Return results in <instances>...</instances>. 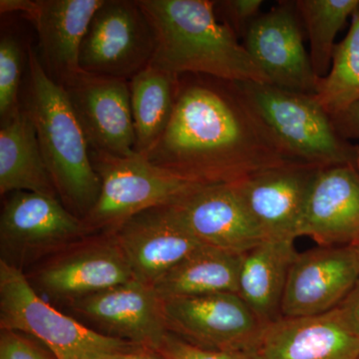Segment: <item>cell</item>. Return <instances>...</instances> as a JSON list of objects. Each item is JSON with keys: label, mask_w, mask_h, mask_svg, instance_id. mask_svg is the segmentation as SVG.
Wrapping results in <instances>:
<instances>
[{"label": "cell", "mask_w": 359, "mask_h": 359, "mask_svg": "<svg viewBox=\"0 0 359 359\" xmlns=\"http://www.w3.org/2000/svg\"><path fill=\"white\" fill-rule=\"evenodd\" d=\"M146 159L198 185L231 184L297 162L257 114L237 82L179 76L169 125Z\"/></svg>", "instance_id": "6da1fadb"}, {"label": "cell", "mask_w": 359, "mask_h": 359, "mask_svg": "<svg viewBox=\"0 0 359 359\" xmlns=\"http://www.w3.org/2000/svg\"><path fill=\"white\" fill-rule=\"evenodd\" d=\"M155 35L150 65L172 74L269 83L209 0H138Z\"/></svg>", "instance_id": "7a4b0ae2"}, {"label": "cell", "mask_w": 359, "mask_h": 359, "mask_svg": "<svg viewBox=\"0 0 359 359\" xmlns=\"http://www.w3.org/2000/svg\"><path fill=\"white\" fill-rule=\"evenodd\" d=\"M27 60L28 85L23 107L34 125L58 197L71 212L83 219L96 204L101 188L88 141L65 88L48 76L32 46Z\"/></svg>", "instance_id": "3957f363"}, {"label": "cell", "mask_w": 359, "mask_h": 359, "mask_svg": "<svg viewBox=\"0 0 359 359\" xmlns=\"http://www.w3.org/2000/svg\"><path fill=\"white\" fill-rule=\"evenodd\" d=\"M237 83L292 159L320 168L359 165V146L337 132L332 116L313 95L263 82Z\"/></svg>", "instance_id": "277c9868"}, {"label": "cell", "mask_w": 359, "mask_h": 359, "mask_svg": "<svg viewBox=\"0 0 359 359\" xmlns=\"http://www.w3.org/2000/svg\"><path fill=\"white\" fill-rule=\"evenodd\" d=\"M0 327L40 342L56 359H94L138 346L100 334L39 297L22 271L0 261Z\"/></svg>", "instance_id": "5b68a950"}, {"label": "cell", "mask_w": 359, "mask_h": 359, "mask_svg": "<svg viewBox=\"0 0 359 359\" xmlns=\"http://www.w3.org/2000/svg\"><path fill=\"white\" fill-rule=\"evenodd\" d=\"M90 156L101 188L96 204L82 219L89 233H109L141 212L173 204L199 186L139 154L119 157L90 150Z\"/></svg>", "instance_id": "8992f818"}, {"label": "cell", "mask_w": 359, "mask_h": 359, "mask_svg": "<svg viewBox=\"0 0 359 359\" xmlns=\"http://www.w3.org/2000/svg\"><path fill=\"white\" fill-rule=\"evenodd\" d=\"M168 332L211 351L254 353L266 325L236 292L162 301Z\"/></svg>", "instance_id": "52a82bcc"}, {"label": "cell", "mask_w": 359, "mask_h": 359, "mask_svg": "<svg viewBox=\"0 0 359 359\" xmlns=\"http://www.w3.org/2000/svg\"><path fill=\"white\" fill-rule=\"evenodd\" d=\"M155 35L138 0H103L90 22L79 54L81 70L130 80L147 68Z\"/></svg>", "instance_id": "ba28073f"}, {"label": "cell", "mask_w": 359, "mask_h": 359, "mask_svg": "<svg viewBox=\"0 0 359 359\" xmlns=\"http://www.w3.org/2000/svg\"><path fill=\"white\" fill-rule=\"evenodd\" d=\"M304 36L295 1H278L268 13L259 14L243 39L269 83L313 95L318 78L304 48Z\"/></svg>", "instance_id": "9c48e42d"}, {"label": "cell", "mask_w": 359, "mask_h": 359, "mask_svg": "<svg viewBox=\"0 0 359 359\" xmlns=\"http://www.w3.org/2000/svg\"><path fill=\"white\" fill-rule=\"evenodd\" d=\"M62 87L90 150L119 157L137 154L129 80L81 70Z\"/></svg>", "instance_id": "30bf717a"}, {"label": "cell", "mask_w": 359, "mask_h": 359, "mask_svg": "<svg viewBox=\"0 0 359 359\" xmlns=\"http://www.w3.org/2000/svg\"><path fill=\"white\" fill-rule=\"evenodd\" d=\"M320 167L290 162L233 183L264 240L299 238L309 190Z\"/></svg>", "instance_id": "8fae6325"}, {"label": "cell", "mask_w": 359, "mask_h": 359, "mask_svg": "<svg viewBox=\"0 0 359 359\" xmlns=\"http://www.w3.org/2000/svg\"><path fill=\"white\" fill-rule=\"evenodd\" d=\"M359 278L354 245L320 247L297 252L283 295V318H308L339 308Z\"/></svg>", "instance_id": "7c38bea8"}, {"label": "cell", "mask_w": 359, "mask_h": 359, "mask_svg": "<svg viewBox=\"0 0 359 359\" xmlns=\"http://www.w3.org/2000/svg\"><path fill=\"white\" fill-rule=\"evenodd\" d=\"M168 207L208 247L243 255L264 241L233 183L196 186Z\"/></svg>", "instance_id": "4fadbf2b"}, {"label": "cell", "mask_w": 359, "mask_h": 359, "mask_svg": "<svg viewBox=\"0 0 359 359\" xmlns=\"http://www.w3.org/2000/svg\"><path fill=\"white\" fill-rule=\"evenodd\" d=\"M99 332L158 351L168 332L162 301L150 285L133 280L71 302Z\"/></svg>", "instance_id": "5bb4252c"}, {"label": "cell", "mask_w": 359, "mask_h": 359, "mask_svg": "<svg viewBox=\"0 0 359 359\" xmlns=\"http://www.w3.org/2000/svg\"><path fill=\"white\" fill-rule=\"evenodd\" d=\"M107 235L121 250L134 280L150 287L202 245L168 205L141 212Z\"/></svg>", "instance_id": "9a60e30c"}, {"label": "cell", "mask_w": 359, "mask_h": 359, "mask_svg": "<svg viewBox=\"0 0 359 359\" xmlns=\"http://www.w3.org/2000/svg\"><path fill=\"white\" fill-rule=\"evenodd\" d=\"M323 247L355 245L359 241V165L318 170L304 207L299 237Z\"/></svg>", "instance_id": "2e32d148"}, {"label": "cell", "mask_w": 359, "mask_h": 359, "mask_svg": "<svg viewBox=\"0 0 359 359\" xmlns=\"http://www.w3.org/2000/svg\"><path fill=\"white\" fill-rule=\"evenodd\" d=\"M87 233L84 222L60 199L43 194L13 193L0 217L2 247L11 254L54 249L75 242Z\"/></svg>", "instance_id": "e0dca14e"}, {"label": "cell", "mask_w": 359, "mask_h": 359, "mask_svg": "<svg viewBox=\"0 0 359 359\" xmlns=\"http://www.w3.org/2000/svg\"><path fill=\"white\" fill-rule=\"evenodd\" d=\"M103 0H32L25 18L39 35V55L48 76L65 85L81 71L79 54L90 22Z\"/></svg>", "instance_id": "ac0fdd59"}, {"label": "cell", "mask_w": 359, "mask_h": 359, "mask_svg": "<svg viewBox=\"0 0 359 359\" xmlns=\"http://www.w3.org/2000/svg\"><path fill=\"white\" fill-rule=\"evenodd\" d=\"M133 280L121 250L107 235L45 264L37 285L49 297L71 304Z\"/></svg>", "instance_id": "d6986e66"}, {"label": "cell", "mask_w": 359, "mask_h": 359, "mask_svg": "<svg viewBox=\"0 0 359 359\" xmlns=\"http://www.w3.org/2000/svg\"><path fill=\"white\" fill-rule=\"evenodd\" d=\"M256 359H358L359 337L337 309L308 318L269 323L254 353Z\"/></svg>", "instance_id": "ffe728a7"}, {"label": "cell", "mask_w": 359, "mask_h": 359, "mask_svg": "<svg viewBox=\"0 0 359 359\" xmlns=\"http://www.w3.org/2000/svg\"><path fill=\"white\" fill-rule=\"evenodd\" d=\"M294 241L264 240L241 256L237 294L266 325L283 318L282 306Z\"/></svg>", "instance_id": "44dd1931"}, {"label": "cell", "mask_w": 359, "mask_h": 359, "mask_svg": "<svg viewBox=\"0 0 359 359\" xmlns=\"http://www.w3.org/2000/svg\"><path fill=\"white\" fill-rule=\"evenodd\" d=\"M20 191L58 198L34 125L23 106L0 128V194Z\"/></svg>", "instance_id": "7402d4cb"}, {"label": "cell", "mask_w": 359, "mask_h": 359, "mask_svg": "<svg viewBox=\"0 0 359 359\" xmlns=\"http://www.w3.org/2000/svg\"><path fill=\"white\" fill-rule=\"evenodd\" d=\"M241 256L200 245L152 285L161 301L178 297L236 292Z\"/></svg>", "instance_id": "603a6c76"}, {"label": "cell", "mask_w": 359, "mask_h": 359, "mask_svg": "<svg viewBox=\"0 0 359 359\" xmlns=\"http://www.w3.org/2000/svg\"><path fill=\"white\" fill-rule=\"evenodd\" d=\"M179 76L149 65L129 80L137 154L146 155L164 133L173 115Z\"/></svg>", "instance_id": "cb8c5ba5"}, {"label": "cell", "mask_w": 359, "mask_h": 359, "mask_svg": "<svg viewBox=\"0 0 359 359\" xmlns=\"http://www.w3.org/2000/svg\"><path fill=\"white\" fill-rule=\"evenodd\" d=\"M297 11L308 33L311 66L318 78L332 67L334 39L359 9V0H297Z\"/></svg>", "instance_id": "d4e9b609"}, {"label": "cell", "mask_w": 359, "mask_h": 359, "mask_svg": "<svg viewBox=\"0 0 359 359\" xmlns=\"http://www.w3.org/2000/svg\"><path fill=\"white\" fill-rule=\"evenodd\" d=\"M313 97L332 117L359 101V9L346 39L335 44L332 67L318 78Z\"/></svg>", "instance_id": "484cf974"}, {"label": "cell", "mask_w": 359, "mask_h": 359, "mask_svg": "<svg viewBox=\"0 0 359 359\" xmlns=\"http://www.w3.org/2000/svg\"><path fill=\"white\" fill-rule=\"evenodd\" d=\"M23 50L13 34L0 39V123L4 124L22 108L20 101Z\"/></svg>", "instance_id": "4316f807"}, {"label": "cell", "mask_w": 359, "mask_h": 359, "mask_svg": "<svg viewBox=\"0 0 359 359\" xmlns=\"http://www.w3.org/2000/svg\"><path fill=\"white\" fill-rule=\"evenodd\" d=\"M263 4L262 0H222L216 1L215 9L219 20L240 39L259 18Z\"/></svg>", "instance_id": "83f0119b"}, {"label": "cell", "mask_w": 359, "mask_h": 359, "mask_svg": "<svg viewBox=\"0 0 359 359\" xmlns=\"http://www.w3.org/2000/svg\"><path fill=\"white\" fill-rule=\"evenodd\" d=\"M157 351L164 359H256L254 353L211 351L193 346L170 332Z\"/></svg>", "instance_id": "f1b7e54d"}, {"label": "cell", "mask_w": 359, "mask_h": 359, "mask_svg": "<svg viewBox=\"0 0 359 359\" xmlns=\"http://www.w3.org/2000/svg\"><path fill=\"white\" fill-rule=\"evenodd\" d=\"M0 359H56L53 354L37 344L32 337L1 330L0 334Z\"/></svg>", "instance_id": "f546056e"}, {"label": "cell", "mask_w": 359, "mask_h": 359, "mask_svg": "<svg viewBox=\"0 0 359 359\" xmlns=\"http://www.w3.org/2000/svg\"><path fill=\"white\" fill-rule=\"evenodd\" d=\"M337 132L346 140H359V101L332 116Z\"/></svg>", "instance_id": "4dcf8cb0"}, {"label": "cell", "mask_w": 359, "mask_h": 359, "mask_svg": "<svg viewBox=\"0 0 359 359\" xmlns=\"http://www.w3.org/2000/svg\"><path fill=\"white\" fill-rule=\"evenodd\" d=\"M337 309L347 327L359 337V278L353 290Z\"/></svg>", "instance_id": "1f68e13d"}, {"label": "cell", "mask_w": 359, "mask_h": 359, "mask_svg": "<svg viewBox=\"0 0 359 359\" xmlns=\"http://www.w3.org/2000/svg\"><path fill=\"white\" fill-rule=\"evenodd\" d=\"M109 359H164L157 351L148 347L136 346L129 351L115 353Z\"/></svg>", "instance_id": "d6a6232c"}, {"label": "cell", "mask_w": 359, "mask_h": 359, "mask_svg": "<svg viewBox=\"0 0 359 359\" xmlns=\"http://www.w3.org/2000/svg\"><path fill=\"white\" fill-rule=\"evenodd\" d=\"M354 247H355L356 252H358V259H359V241L358 242V244L354 245Z\"/></svg>", "instance_id": "836d02e7"}, {"label": "cell", "mask_w": 359, "mask_h": 359, "mask_svg": "<svg viewBox=\"0 0 359 359\" xmlns=\"http://www.w3.org/2000/svg\"><path fill=\"white\" fill-rule=\"evenodd\" d=\"M94 359H109V356H104V358H94Z\"/></svg>", "instance_id": "e575fe53"}, {"label": "cell", "mask_w": 359, "mask_h": 359, "mask_svg": "<svg viewBox=\"0 0 359 359\" xmlns=\"http://www.w3.org/2000/svg\"><path fill=\"white\" fill-rule=\"evenodd\" d=\"M358 359H359V358H358Z\"/></svg>", "instance_id": "d590c367"}]
</instances>
